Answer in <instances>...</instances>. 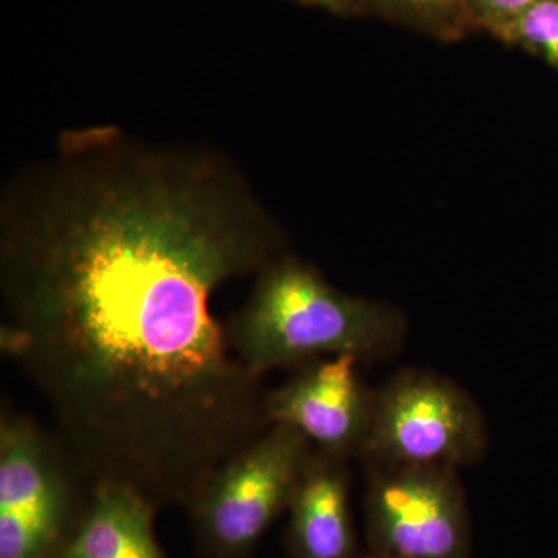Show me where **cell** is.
<instances>
[{
  "label": "cell",
  "instance_id": "7a4b0ae2",
  "mask_svg": "<svg viewBox=\"0 0 558 558\" xmlns=\"http://www.w3.org/2000/svg\"><path fill=\"white\" fill-rule=\"evenodd\" d=\"M229 333L242 365L263 379L271 369L339 355L391 357L405 344L409 322L398 307L343 292L311 264L282 255L260 271Z\"/></svg>",
  "mask_w": 558,
  "mask_h": 558
},
{
  "label": "cell",
  "instance_id": "ba28073f",
  "mask_svg": "<svg viewBox=\"0 0 558 558\" xmlns=\"http://www.w3.org/2000/svg\"><path fill=\"white\" fill-rule=\"evenodd\" d=\"M292 558H362L349 502L347 459L312 451L290 498Z\"/></svg>",
  "mask_w": 558,
  "mask_h": 558
},
{
  "label": "cell",
  "instance_id": "5bb4252c",
  "mask_svg": "<svg viewBox=\"0 0 558 558\" xmlns=\"http://www.w3.org/2000/svg\"><path fill=\"white\" fill-rule=\"evenodd\" d=\"M362 558H389V557L379 556V554L369 553L368 556H363Z\"/></svg>",
  "mask_w": 558,
  "mask_h": 558
},
{
  "label": "cell",
  "instance_id": "5b68a950",
  "mask_svg": "<svg viewBox=\"0 0 558 558\" xmlns=\"http://www.w3.org/2000/svg\"><path fill=\"white\" fill-rule=\"evenodd\" d=\"M80 470L35 422H0V558H57L75 527Z\"/></svg>",
  "mask_w": 558,
  "mask_h": 558
},
{
  "label": "cell",
  "instance_id": "3957f363",
  "mask_svg": "<svg viewBox=\"0 0 558 558\" xmlns=\"http://www.w3.org/2000/svg\"><path fill=\"white\" fill-rule=\"evenodd\" d=\"M312 451L299 432L275 424L220 465L186 506L202 556L250 558L288 512Z\"/></svg>",
  "mask_w": 558,
  "mask_h": 558
},
{
  "label": "cell",
  "instance_id": "4fadbf2b",
  "mask_svg": "<svg viewBox=\"0 0 558 558\" xmlns=\"http://www.w3.org/2000/svg\"><path fill=\"white\" fill-rule=\"evenodd\" d=\"M296 2L304 3V5L317 7V9L328 10L330 13H357L352 0H296Z\"/></svg>",
  "mask_w": 558,
  "mask_h": 558
},
{
  "label": "cell",
  "instance_id": "52a82bcc",
  "mask_svg": "<svg viewBox=\"0 0 558 558\" xmlns=\"http://www.w3.org/2000/svg\"><path fill=\"white\" fill-rule=\"evenodd\" d=\"M360 363L351 355L310 363L295 377L267 392V424L295 429L314 450L330 457H362L376 389L363 380Z\"/></svg>",
  "mask_w": 558,
  "mask_h": 558
},
{
  "label": "cell",
  "instance_id": "277c9868",
  "mask_svg": "<svg viewBox=\"0 0 558 558\" xmlns=\"http://www.w3.org/2000/svg\"><path fill=\"white\" fill-rule=\"evenodd\" d=\"M487 450L486 418L453 380L405 369L376 389L362 458L371 468H468Z\"/></svg>",
  "mask_w": 558,
  "mask_h": 558
},
{
  "label": "cell",
  "instance_id": "7c38bea8",
  "mask_svg": "<svg viewBox=\"0 0 558 558\" xmlns=\"http://www.w3.org/2000/svg\"><path fill=\"white\" fill-rule=\"evenodd\" d=\"M538 0H464L476 31L486 32L501 43L515 27L517 22L527 13Z\"/></svg>",
  "mask_w": 558,
  "mask_h": 558
},
{
  "label": "cell",
  "instance_id": "30bf717a",
  "mask_svg": "<svg viewBox=\"0 0 558 558\" xmlns=\"http://www.w3.org/2000/svg\"><path fill=\"white\" fill-rule=\"evenodd\" d=\"M355 10L377 16L442 43H457L476 31L464 0H352Z\"/></svg>",
  "mask_w": 558,
  "mask_h": 558
},
{
  "label": "cell",
  "instance_id": "9c48e42d",
  "mask_svg": "<svg viewBox=\"0 0 558 558\" xmlns=\"http://www.w3.org/2000/svg\"><path fill=\"white\" fill-rule=\"evenodd\" d=\"M156 509L137 488L113 481L94 484L57 558H163L154 532Z\"/></svg>",
  "mask_w": 558,
  "mask_h": 558
},
{
  "label": "cell",
  "instance_id": "8992f818",
  "mask_svg": "<svg viewBox=\"0 0 558 558\" xmlns=\"http://www.w3.org/2000/svg\"><path fill=\"white\" fill-rule=\"evenodd\" d=\"M371 553L389 558H469L472 523L458 470L377 469L365 497Z\"/></svg>",
  "mask_w": 558,
  "mask_h": 558
},
{
  "label": "cell",
  "instance_id": "6da1fadb",
  "mask_svg": "<svg viewBox=\"0 0 558 558\" xmlns=\"http://www.w3.org/2000/svg\"><path fill=\"white\" fill-rule=\"evenodd\" d=\"M241 185L204 154L70 132L3 211L0 347L90 486L186 508L269 427L263 379L211 306L286 255Z\"/></svg>",
  "mask_w": 558,
  "mask_h": 558
},
{
  "label": "cell",
  "instance_id": "8fae6325",
  "mask_svg": "<svg viewBox=\"0 0 558 558\" xmlns=\"http://www.w3.org/2000/svg\"><path fill=\"white\" fill-rule=\"evenodd\" d=\"M502 44L526 51L558 73V0H538Z\"/></svg>",
  "mask_w": 558,
  "mask_h": 558
}]
</instances>
